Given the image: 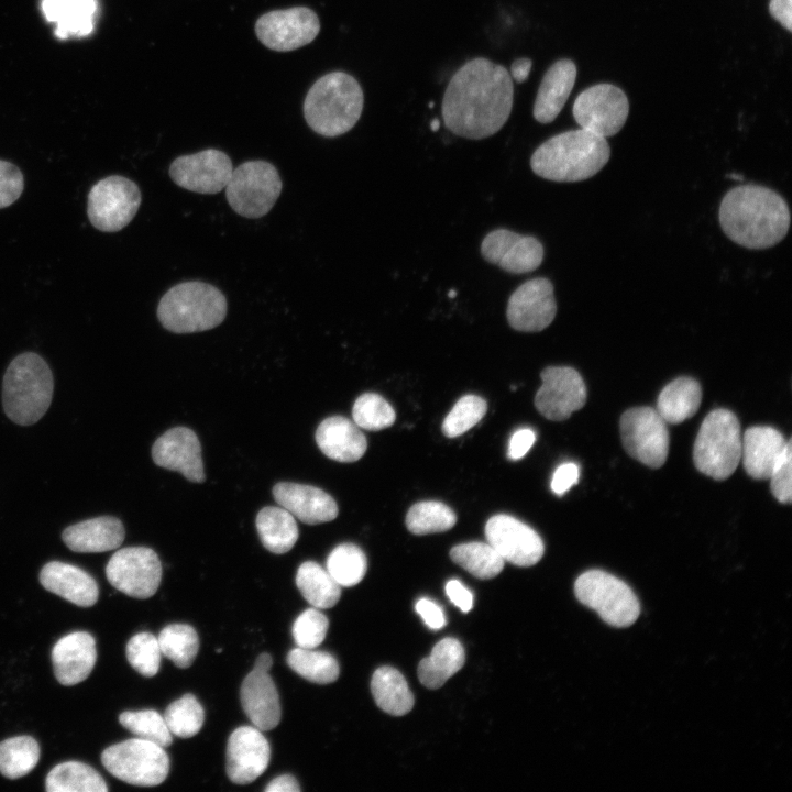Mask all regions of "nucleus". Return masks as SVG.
<instances>
[{
    "instance_id": "obj_1",
    "label": "nucleus",
    "mask_w": 792,
    "mask_h": 792,
    "mask_svg": "<svg viewBox=\"0 0 792 792\" xmlns=\"http://www.w3.org/2000/svg\"><path fill=\"white\" fill-rule=\"evenodd\" d=\"M513 98V79L504 66L484 57L471 59L447 86L442 99L444 125L466 139L491 136L508 120Z\"/></svg>"
},
{
    "instance_id": "obj_2",
    "label": "nucleus",
    "mask_w": 792,
    "mask_h": 792,
    "mask_svg": "<svg viewBox=\"0 0 792 792\" xmlns=\"http://www.w3.org/2000/svg\"><path fill=\"white\" fill-rule=\"evenodd\" d=\"M719 223L735 243L752 250L779 243L790 228V209L774 190L760 185L730 189L719 206Z\"/></svg>"
},
{
    "instance_id": "obj_3",
    "label": "nucleus",
    "mask_w": 792,
    "mask_h": 792,
    "mask_svg": "<svg viewBox=\"0 0 792 792\" xmlns=\"http://www.w3.org/2000/svg\"><path fill=\"white\" fill-rule=\"evenodd\" d=\"M609 156L605 138L580 128L559 133L539 145L531 155L530 166L544 179L572 183L597 174Z\"/></svg>"
},
{
    "instance_id": "obj_4",
    "label": "nucleus",
    "mask_w": 792,
    "mask_h": 792,
    "mask_svg": "<svg viewBox=\"0 0 792 792\" xmlns=\"http://www.w3.org/2000/svg\"><path fill=\"white\" fill-rule=\"evenodd\" d=\"M364 103L358 80L344 72H332L315 81L304 101V116L318 134L334 138L359 121Z\"/></svg>"
},
{
    "instance_id": "obj_5",
    "label": "nucleus",
    "mask_w": 792,
    "mask_h": 792,
    "mask_svg": "<svg viewBox=\"0 0 792 792\" xmlns=\"http://www.w3.org/2000/svg\"><path fill=\"white\" fill-rule=\"evenodd\" d=\"M53 391V374L44 359L33 352L22 353L11 361L3 376L4 413L18 425H33L47 411Z\"/></svg>"
},
{
    "instance_id": "obj_6",
    "label": "nucleus",
    "mask_w": 792,
    "mask_h": 792,
    "mask_svg": "<svg viewBox=\"0 0 792 792\" xmlns=\"http://www.w3.org/2000/svg\"><path fill=\"white\" fill-rule=\"evenodd\" d=\"M228 304L211 284L190 280L168 289L157 306L162 326L175 333H193L216 328L226 318Z\"/></svg>"
},
{
    "instance_id": "obj_7",
    "label": "nucleus",
    "mask_w": 792,
    "mask_h": 792,
    "mask_svg": "<svg viewBox=\"0 0 792 792\" xmlns=\"http://www.w3.org/2000/svg\"><path fill=\"white\" fill-rule=\"evenodd\" d=\"M740 424L730 410L718 408L703 420L693 448L695 468L723 481L737 469L741 459Z\"/></svg>"
},
{
    "instance_id": "obj_8",
    "label": "nucleus",
    "mask_w": 792,
    "mask_h": 792,
    "mask_svg": "<svg viewBox=\"0 0 792 792\" xmlns=\"http://www.w3.org/2000/svg\"><path fill=\"white\" fill-rule=\"evenodd\" d=\"M282 188L280 176L273 164L262 160L248 161L233 168L226 197L238 215L257 219L273 208Z\"/></svg>"
},
{
    "instance_id": "obj_9",
    "label": "nucleus",
    "mask_w": 792,
    "mask_h": 792,
    "mask_svg": "<svg viewBox=\"0 0 792 792\" xmlns=\"http://www.w3.org/2000/svg\"><path fill=\"white\" fill-rule=\"evenodd\" d=\"M574 593L583 605L595 610L605 623L614 627H628L640 614V604L631 588L618 578L601 570L581 574L575 581Z\"/></svg>"
},
{
    "instance_id": "obj_10",
    "label": "nucleus",
    "mask_w": 792,
    "mask_h": 792,
    "mask_svg": "<svg viewBox=\"0 0 792 792\" xmlns=\"http://www.w3.org/2000/svg\"><path fill=\"white\" fill-rule=\"evenodd\" d=\"M101 762L116 778L139 787L158 785L169 772L164 748L138 737L106 748Z\"/></svg>"
},
{
    "instance_id": "obj_11",
    "label": "nucleus",
    "mask_w": 792,
    "mask_h": 792,
    "mask_svg": "<svg viewBox=\"0 0 792 792\" xmlns=\"http://www.w3.org/2000/svg\"><path fill=\"white\" fill-rule=\"evenodd\" d=\"M142 196L131 179L111 175L97 182L88 194L87 215L90 223L102 232H117L135 217Z\"/></svg>"
},
{
    "instance_id": "obj_12",
    "label": "nucleus",
    "mask_w": 792,
    "mask_h": 792,
    "mask_svg": "<svg viewBox=\"0 0 792 792\" xmlns=\"http://www.w3.org/2000/svg\"><path fill=\"white\" fill-rule=\"evenodd\" d=\"M619 426L623 446L631 458L652 469L664 464L669 431L654 408H630L622 415Z\"/></svg>"
},
{
    "instance_id": "obj_13",
    "label": "nucleus",
    "mask_w": 792,
    "mask_h": 792,
    "mask_svg": "<svg viewBox=\"0 0 792 792\" xmlns=\"http://www.w3.org/2000/svg\"><path fill=\"white\" fill-rule=\"evenodd\" d=\"M572 113L580 128L606 139L624 127L629 113V101L620 88L612 84H597L576 97Z\"/></svg>"
},
{
    "instance_id": "obj_14",
    "label": "nucleus",
    "mask_w": 792,
    "mask_h": 792,
    "mask_svg": "<svg viewBox=\"0 0 792 792\" xmlns=\"http://www.w3.org/2000/svg\"><path fill=\"white\" fill-rule=\"evenodd\" d=\"M106 575L118 591L145 600L153 596L162 580V564L156 552L146 547L118 550L108 561Z\"/></svg>"
},
{
    "instance_id": "obj_15",
    "label": "nucleus",
    "mask_w": 792,
    "mask_h": 792,
    "mask_svg": "<svg viewBox=\"0 0 792 792\" xmlns=\"http://www.w3.org/2000/svg\"><path fill=\"white\" fill-rule=\"evenodd\" d=\"M320 31L318 15L309 8L273 10L255 23L257 38L276 52H288L312 42Z\"/></svg>"
},
{
    "instance_id": "obj_16",
    "label": "nucleus",
    "mask_w": 792,
    "mask_h": 792,
    "mask_svg": "<svg viewBox=\"0 0 792 792\" xmlns=\"http://www.w3.org/2000/svg\"><path fill=\"white\" fill-rule=\"evenodd\" d=\"M535 407L547 419L562 421L586 402V387L579 372L570 366H549L541 374Z\"/></svg>"
},
{
    "instance_id": "obj_17",
    "label": "nucleus",
    "mask_w": 792,
    "mask_h": 792,
    "mask_svg": "<svg viewBox=\"0 0 792 792\" xmlns=\"http://www.w3.org/2000/svg\"><path fill=\"white\" fill-rule=\"evenodd\" d=\"M233 166L222 151L207 148L175 158L168 169L179 187L198 194H217L226 188Z\"/></svg>"
},
{
    "instance_id": "obj_18",
    "label": "nucleus",
    "mask_w": 792,
    "mask_h": 792,
    "mask_svg": "<svg viewBox=\"0 0 792 792\" xmlns=\"http://www.w3.org/2000/svg\"><path fill=\"white\" fill-rule=\"evenodd\" d=\"M487 542L497 553L514 565L531 566L540 561L544 544L540 536L519 519L498 514L485 525Z\"/></svg>"
},
{
    "instance_id": "obj_19",
    "label": "nucleus",
    "mask_w": 792,
    "mask_h": 792,
    "mask_svg": "<svg viewBox=\"0 0 792 792\" xmlns=\"http://www.w3.org/2000/svg\"><path fill=\"white\" fill-rule=\"evenodd\" d=\"M557 304L553 285L544 277L529 279L509 297L506 317L509 326L521 332H538L554 319Z\"/></svg>"
},
{
    "instance_id": "obj_20",
    "label": "nucleus",
    "mask_w": 792,
    "mask_h": 792,
    "mask_svg": "<svg viewBox=\"0 0 792 792\" xmlns=\"http://www.w3.org/2000/svg\"><path fill=\"white\" fill-rule=\"evenodd\" d=\"M481 253L487 262L513 274L532 272L543 260V246L539 240L507 229L490 232L482 241Z\"/></svg>"
},
{
    "instance_id": "obj_21",
    "label": "nucleus",
    "mask_w": 792,
    "mask_h": 792,
    "mask_svg": "<svg viewBox=\"0 0 792 792\" xmlns=\"http://www.w3.org/2000/svg\"><path fill=\"white\" fill-rule=\"evenodd\" d=\"M271 747L255 726H241L230 735L227 746V774L237 784H248L267 768Z\"/></svg>"
},
{
    "instance_id": "obj_22",
    "label": "nucleus",
    "mask_w": 792,
    "mask_h": 792,
    "mask_svg": "<svg viewBox=\"0 0 792 792\" xmlns=\"http://www.w3.org/2000/svg\"><path fill=\"white\" fill-rule=\"evenodd\" d=\"M152 458L158 466L177 471L190 482L202 483L206 479L200 442L189 428L167 430L153 444Z\"/></svg>"
},
{
    "instance_id": "obj_23",
    "label": "nucleus",
    "mask_w": 792,
    "mask_h": 792,
    "mask_svg": "<svg viewBox=\"0 0 792 792\" xmlns=\"http://www.w3.org/2000/svg\"><path fill=\"white\" fill-rule=\"evenodd\" d=\"M277 504L308 525L328 522L337 518L338 505L324 491L298 483L282 482L273 487Z\"/></svg>"
},
{
    "instance_id": "obj_24",
    "label": "nucleus",
    "mask_w": 792,
    "mask_h": 792,
    "mask_svg": "<svg viewBox=\"0 0 792 792\" xmlns=\"http://www.w3.org/2000/svg\"><path fill=\"white\" fill-rule=\"evenodd\" d=\"M97 661L95 638L86 631L62 637L52 649V662L57 681L75 685L91 673Z\"/></svg>"
},
{
    "instance_id": "obj_25",
    "label": "nucleus",
    "mask_w": 792,
    "mask_h": 792,
    "mask_svg": "<svg viewBox=\"0 0 792 792\" xmlns=\"http://www.w3.org/2000/svg\"><path fill=\"white\" fill-rule=\"evenodd\" d=\"M268 672L254 667L240 689L243 711L260 730L275 728L282 716L278 691Z\"/></svg>"
},
{
    "instance_id": "obj_26",
    "label": "nucleus",
    "mask_w": 792,
    "mask_h": 792,
    "mask_svg": "<svg viewBox=\"0 0 792 792\" xmlns=\"http://www.w3.org/2000/svg\"><path fill=\"white\" fill-rule=\"evenodd\" d=\"M791 440L769 426L748 428L741 438V459L744 469L756 480H769L782 459Z\"/></svg>"
},
{
    "instance_id": "obj_27",
    "label": "nucleus",
    "mask_w": 792,
    "mask_h": 792,
    "mask_svg": "<svg viewBox=\"0 0 792 792\" xmlns=\"http://www.w3.org/2000/svg\"><path fill=\"white\" fill-rule=\"evenodd\" d=\"M40 582L48 592L81 607L92 606L98 601L99 588L95 579L69 563H46L41 570Z\"/></svg>"
},
{
    "instance_id": "obj_28",
    "label": "nucleus",
    "mask_w": 792,
    "mask_h": 792,
    "mask_svg": "<svg viewBox=\"0 0 792 792\" xmlns=\"http://www.w3.org/2000/svg\"><path fill=\"white\" fill-rule=\"evenodd\" d=\"M576 79L571 59H559L546 72L534 103L532 114L539 123L552 122L565 105Z\"/></svg>"
},
{
    "instance_id": "obj_29",
    "label": "nucleus",
    "mask_w": 792,
    "mask_h": 792,
    "mask_svg": "<svg viewBox=\"0 0 792 792\" xmlns=\"http://www.w3.org/2000/svg\"><path fill=\"white\" fill-rule=\"evenodd\" d=\"M316 442L326 457L345 463L360 460L367 448L360 428L342 416L324 419L317 428Z\"/></svg>"
},
{
    "instance_id": "obj_30",
    "label": "nucleus",
    "mask_w": 792,
    "mask_h": 792,
    "mask_svg": "<svg viewBox=\"0 0 792 792\" xmlns=\"http://www.w3.org/2000/svg\"><path fill=\"white\" fill-rule=\"evenodd\" d=\"M122 522L112 516H101L67 527L65 544L75 552H106L117 549L124 540Z\"/></svg>"
},
{
    "instance_id": "obj_31",
    "label": "nucleus",
    "mask_w": 792,
    "mask_h": 792,
    "mask_svg": "<svg viewBox=\"0 0 792 792\" xmlns=\"http://www.w3.org/2000/svg\"><path fill=\"white\" fill-rule=\"evenodd\" d=\"M46 21L55 23L61 40L84 37L92 33L98 11L97 0H42Z\"/></svg>"
},
{
    "instance_id": "obj_32",
    "label": "nucleus",
    "mask_w": 792,
    "mask_h": 792,
    "mask_svg": "<svg viewBox=\"0 0 792 792\" xmlns=\"http://www.w3.org/2000/svg\"><path fill=\"white\" fill-rule=\"evenodd\" d=\"M465 653L461 642L444 638L436 644L429 657L418 666V678L428 689H439L464 664Z\"/></svg>"
},
{
    "instance_id": "obj_33",
    "label": "nucleus",
    "mask_w": 792,
    "mask_h": 792,
    "mask_svg": "<svg viewBox=\"0 0 792 792\" xmlns=\"http://www.w3.org/2000/svg\"><path fill=\"white\" fill-rule=\"evenodd\" d=\"M702 389L697 381L679 377L659 394L656 410L668 424H681L698 410Z\"/></svg>"
},
{
    "instance_id": "obj_34",
    "label": "nucleus",
    "mask_w": 792,
    "mask_h": 792,
    "mask_svg": "<svg viewBox=\"0 0 792 792\" xmlns=\"http://www.w3.org/2000/svg\"><path fill=\"white\" fill-rule=\"evenodd\" d=\"M256 529L262 544L276 554L288 552L299 536L295 517L280 506L262 508L256 516Z\"/></svg>"
},
{
    "instance_id": "obj_35",
    "label": "nucleus",
    "mask_w": 792,
    "mask_h": 792,
    "mask_svg": "<svg viewBox=\"0 0 792 792\" xmlns=\"http://www.w3.org/2000/svg\"><path fill=\"white\" fill-rule=\"evenodd\" d=\"M376 705L393 716H403L414 706V695L402 673L392 667L377 669L371 681Z\"/></svg>"
},
{
    "instance_id": "obj_36",
    "label": "nucleus",
    "mask_w": 792,
    "mask_h": 792,
    "mask_svg": "<svg viewBox=\"0 0 792 792\" xmlns=\"http://www.w3.org/2000/svg\"><path fill=\"white\" fill-rule=\"evenodd\" d=\"M296 585L302 597L318 609L333 607L341 596V586L327 569L314 561H306L298 568Z\"/></svg>"
},
{
    "instance_id": "obj_37",
    "label": "nucleus",
    "mask_w": 792,
    "mask_h": 792,
    "mask_svg": "<svg viewBox=\"0 0 792 792\" xmlns=\"http://www.w3.org/2000/svg\"><path fill=\"white\" fill-rule=\"evenodd\" d=\"M48 792H107L103 778L90 766L79 761H66L55 766L47 774Z\"/></svg>"
},
{
    "instance_id": "obj_38",
    "label": "nucleus",
    "mask_w": 792,
    "mask_h": 792,
    "mask_svg": "<svg viewBox=\"0 0 792 792\" xmlns=\"http://www.w3.org/2000/svg\"><path fill=\"white\" fill-rule=\"evenodd\" d=\"M451 560L473 576L482 580L493 579L501 573L505 561L487 542H466L453 547Z\"/></svg>"
},
{
    "instance_id": "obj_39",
    "label": "nucleus",
    "mask_w": 792,
    "mask_h": 792,
    "mask_svg": "<svg viewBox=\"0 0 792 792\" xmlns=\"http://www.w3.org/2000/svg\"><path fill=\"white\" fill-rule=\"evenodd\" d=\"M287 664L304 679L317 683L334 682L340 673L336 658L324 651L307 648H294L287 654Z\"/></svg>"
},
{
    "instance_id": "obj_40",
    "label": "nucleus",
    "mask_w": 792,
    "mask_h": 792,
    "mask_svg": "<svg viewBox=\"0 0 792 792\" xmlns=\"http://www.w3.org/2000/svg\"><path fill=\"white\" fill-rule=\"evenodd\" d=\"M40 759V746L31 736H16L0 743V772L18 779L31 772Z\"/></svg>"
},
{
    "instance_id": "obj_41",
    "label": "nucleus",
    "mask_w": 792,
    "mask_h": 792,
    "mask_svg": "<svg viewBox=\"0 0 792 792\" xmlns=\"http://www.w3.org/2000/svg\"><path fill=\"white\" fill-rule=\"evenodd\" d=\"M161 652L176 667L186 669L193 664L199 650V637L187 624H170L157 637Z\"/></svg>"
},
{
    "instance_id": "obj_42",
    "label": "nucleus",
    "mask_w": 792,
    "mask_h": 792,
    "mask_svg": "<svg viewBox=\"0 0 792 792\" xmlns=\"http://www.w3.org/2000/svg\"><path fill=\"white\" fill-rule=\"evenodd\" d=\"M457 522L454 512L441 502L414 504L406 515V526L414 535H429L451 529Z\"/></svg>"
},
{
    "instance_id": "obj_43",
    "label": "nucleus",
    "mask_w": 792,
    "mask_h": 792,
    "mask_svg": "<svg viewBox=\"0 0 792 792\" xmlns=\"http://www.w3.org/2000/svg\"><path fill=\"white\" fill-rule=\"evenodd\" d=\"M326 569L340 586L360 583L367 570L364 552L353 543H341L328 556Z\"/></svg>"
},
{
    "instance_id": "obj_44",
    "label": "nucleus",
    "mask_w": 792,
    "mask_h": 792,
    "mask_svg": "<svg viewBox=\"0 0 792 792\" xmlns=\"http://www.w3.org/2000/svg\"><path fill=\"white\" fill-rule=\"evenodd\" d=\"M163 716L172 735L180 738L198 734L205 721L204 708L193 694L172 702Z\"/></svg>"
},
{
    "instance_id": "obj_45",
    "label": "nucleus",
    "mask_w": 792,
    "mask_h": 792,
    "mask_svg": "<svg viewBox=\"0 0 792 792\" xmlns=\"http://www.w3.org/2000/svg\"><path fill=\"white\" fill-rule=\"evenodd\" d=\"M120 724L138 738L166 748L173 743L164 716L154 710L127 711L119 716Z\"/></svg>"
},
{
    "instance_id": "obj_46",
    "label": "nucleus",
    "mask_w": 792,
    "mask_h": 792,
    "mask_svg": "<svg viewBox=\"0 0 792 792\" xmlns=\"http://www.w3.org/2000/svg\"><path fill=\"white\" fill-rule=\"evenodd\" d=\"M352 417L359 428L378 431L391 427L396 419V414L381 395L365 393L355 400Z\"/></svg>"
},
{
    "instance_id": "obj_47",
    "label": "nucleus",
    "mask_w": 792,
    "mask_h": 792,
    "mask_svg": "<svg viewBox=\"0 0 792 792\" xmlns=\"http://www.w3.org/2000/svg\"><path fill=\"white\" fill-rule=\"evenodd\" d=\"M486 402L476 395L462 396L449 411L442 422V432L448 438H457L473 428L485 416Z\"/></svg>"
},
{
    "instance_id": "obj_48",
    "label": "nucleus",
    "mask_w": 792,
    "mask_h": 792,
    "mask_svg": "<svg viewBox=\"0 0 792 792\" xmlns=\"http://www.w3.org/2000/svg\"><path fill=\"white\" fill-rule=\"evenodd\" d=\"M125 654L131 667L141 675L154 676L161 664V648L157 640L151 632H139L127 644Z\"/></svg>"
},
{
    "instance_id": "obj_49",
    "label": "nucleus",
    "mask_w": 792,
    "mask_h": 792,
    "mask_svg": "<svg viewBox=\"0 0 792 792\" xmlns=\"http://www.w3.org/2000/svg\"><path fill=\"white\" fill-rule=\"evenodd\" d=\"M329 620L318 608L304 610L294 622L292 634L297 647L314 649L326 638Z\"/></svg>"
},
{
    "instance_id": "obj_50",
    "label": "nucleus",
    "mask_w": 792,
    "mask_h": 792,
    "mask_svg": "<svg viewBox=\"0 0 792 792\" xmlns=\"http://www.w3.org/2000/svg\"><path fill=\"white\" fill-rule=\"evenodd\" d=\"M792 447L788 446L782 459L771 473L770 490L772 495L782 504L792 501Z\"/></svg>"
},
{
    "instance_id": "obj_51",
    "label": "nucleus",
    "mask_w": 792,
    "mask_h": 792,
    "mask_svg": "<svg viewBox=\"0 0 792 792\" xmlns=\"http://www.w3.org/2000/svg\"><path fill=\"white\" fill-rule=\"evenodd\" d=\"M24 188L22 172L14 164L0 160V209L12 205Z\"/></svg>"
},
{
    "instance_id": "obj_52",
    "label": "nucleus",
    "mask_w": 792,
    "mask_h": 792,
    "mask_svg": "<svg viewBox=\"0 0 792 792\" xmlns=\"http://www.w3.org/2000/svg\"><path fill=\"white\" fill-rule=\"evenodd\" d=\"M580 470L573 462H566L557 468L551 480V490L558 496L566 493L579 481Z\"/></svg>"
},
{
    "instance_id": "obj_53",
    "label": "nucleus",
    "mask_w": 792,
    "mask_h": 792,
    "mask_svg": "<svg viewBox=\"0 0 792 792\" xmlns=\"http://www.w3.org/2000/svg\"><path fill=\"white\" fill-rule=\"evenodd\" d=\"M536 441L535 432L529 428L518 429L509 439L507 455L510 460L521 459Z\"/></svg>"
},
{
    "instance_id": "obj_54",
    "label": "nucleus",
    "mask_w": 792,
    "mask_h": 792,
    "mask_svg": "<svg viewBox=\"0 0 792 792\" xmlns=\"http://www.w3.org/2000/svg\"><path fill=\"white\" fill-rule=\"evenodd\" d=\"M416 612L420 615L425 624L433 630L441 629L446 625V617L441 607L435 602L420 598L416 603Z\"/></svg>"
},
{
    "instance_id": "obj_55",
    "label": "nucleus",
    "mask_w": 792,
    "mask_h": 792,
    "mask_svg": "<svg viewBox=\"0 0 792 792\" xmlns=\"http://www.w3.org/2000/svg\"><path fill=\"white\" fill-rule=\"evenodd\" d=\"M446 594L463 613L471 610L473 606V595L459 580L448 581L446 584Z\"/></svg>"
},
{
    "instance_id": "obj_56",
    "label": "nucleus",
    "mask_w": 792,
    "mask_h": 792,
    "mask_svg": "<svg viewBox=\"0 0 792 792\" xmlns=\"http://www.w3.org/2000/svg\"><path fill=\"white\" fill-rule=\"evenodd\" d=\"M792 0H770L769 12L789 32L792 30Z\"/></svg>"
},
{
    "instance_id": "obj_57",
    "label": "nucleus",
    "mask_w": 792,
    "mask_h": 792,
    "mask_svg": "<svg viewBox=\"0 0 792 792\" xmlns=\"http://www.w3.org/2000/svg\"><path fill=\"white\" fill-rule=\"evenodd\" d=\"M266 792H298L300 787L290 774H283L272 780L265 788Z\"/></svg>"
},
{
    "instance_id": "obj_58",
    "label": "nucleus",
    "mask_w": 792,
    "mask_h": 792,
    "mask_svg": "<svg viewBox=\"0 0 792 792\" xmlns=\"http://www.w3.org/2000/svg\"><path fill=\"white\" fill-rule=\"evenodd\" d=\"M532 66V62L530 58L527 57H520L513 62L510 66V77L517 82L525 81L529 74Z\"/></svg>"
},
{
    "instance_id": "obj_59",
    "label": "nucleus",
    "mask_w": 792,
    "mask_h": 792,
    "mask_svg": "<svg viewBox=\"0 0 792 792\" xmlns=\"http://www.w3.org/2000/svg\"><path fill=\"white\" fill-rule=\"evenodd\" d=\"M272 666H273V658L270 653H266V652L261 653L257 657L255 664H254V667H256V668L268 670V671L272 668Z\"/></svg>"
},
{
    "instance_id": "obj_60",
    "label": "nucleus",
    "mask_w": 792,
    "mask_h": 792,
    "mask_svg": "<svg viewBox=\"0 0 792 792\" xmlns=\"http://www.w3.org/2000/svg\"><path fill=\"white\" fill-rule=\"evenodd\" d=\"M430 127H431V129H432L433 131H437L438 128H439V121H438V119H435V120L431 122Z\"/></svg>"
},
{
    "instance_id": "obj_61",
    "label": "nucleus",
    "mask_w": 792,
    "mask_h": 792,
    "mask_svg": "<svg viewBox=\"0 0 792 792\" xmlns=\"http://www.w3.org/2000/svg\"><path fill=\"white\" fill-rule=\"evenodd\" d=\"M728 177H730L732 179H737V180H738V179H739V180L743 179V177H741L740 175H738V174H730Z\"/></svg>"
}]
</instances>
